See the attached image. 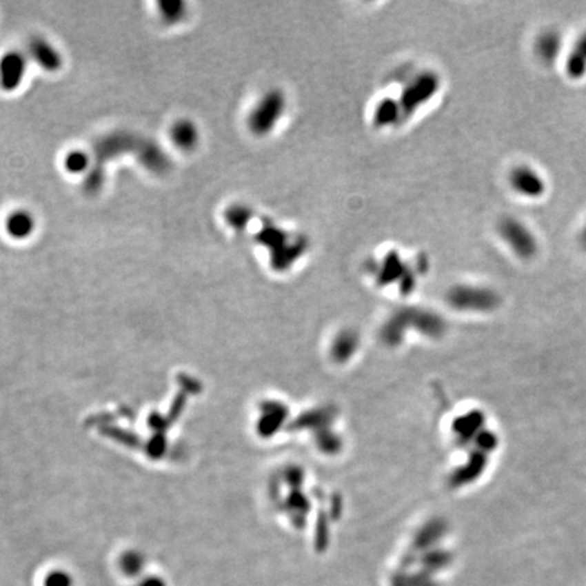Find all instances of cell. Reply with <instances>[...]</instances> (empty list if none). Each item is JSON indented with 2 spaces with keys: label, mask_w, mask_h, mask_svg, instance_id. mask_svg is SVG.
I'll list each match as a JSON object with an SVG mask.
<instances>
[{
  "label": "cell",
  "mask_w": 586,
  "mask_h": 586,
  "mask_svg": "<svg viewBox=\"0 0 586 586\" xmlns=\"http://www.w3.org/2000/svg\"><path fill=\"white\" fill-rule=\"evenodd\" d=\"M403 119L401 108L398 101L394 99H384L376 106L374 123L375 125L384 128V126L394 125L399 123Z\"/></svg>",
  "instance_id": "obj_12"
},
{
  "label": "cell",
  "mask_w": 586,
  "mask_h": 586,
  "mask_svg": "<svg viewBox=\"0 0 586 586\" xmlns=\"http://www.w3.org/2000/svg\"><path fill=\"white\" fill-rule=\"evenodd\" d=\"M498 232L503 242L523 259H531L539 252L536 236L523 221L514 217L501 219L498 223Z\"/></svg>",
  "instance_id": "obj_3"
},
{
  "label": "cell",
  "mask_w": 586,
  "mask_h": 586,
  "mask_svg": "<svg viewBox=\"0 0 586 586\" xmlns=\"http://www.w3.org/2000/svg\"><path fill=\"white\" fill-rule=\"evenodd\" d=\"M307 250V239L305 238H294L292 236L283 243L276 250L270 252V262L274 269L285 270L293 265Z\"/></svg>",
  "instance_id": "obj_8"
},
{
  "label": "cell",
  "mask_w": 586,
  "mask_h": 586,
  "mask_svg": "<svg viewBox=\"0 0 586 586\" xmlns=\"http://www.w3.org/2000/svg\"><path fill=\"white\" fill-rule=\"evenodd\" d=\"M559 49H560V39L556 33H552V32L543 34L536 45L538 54L547 63L556 59Z\"/></svg>",
  "instance_id": "obj_16"
},
{
  "label": "cell",
  "mask_w": 586,
  "mask_h": 586,
  "mask_svg": "<svg viewBox=\"0 0 586 586\" xmlns=\"http://www.w3.org/2000/svg\"><path fill=\"white\" fill-rule=\"evenodd\" d=\"M407 272H409L407 266L403 263L399 254L391 252L384 256L381 266L378 269V276H380V281H390V280L392 281L399 276L403 277Z\"/></svg>",
  "instance_id": "obj_14"
},
{
  "label": "cell",
  "mask_w": 586,
  "mask_h": 586,
  "mask_svg": "<svg viewBox=\"0 0 586 586\" xmlns=\"http://www.w3.org/2000/svg\"><path fill=\"white\" fill-rule=\"evenodd\" d=\"M28 50L29 56L48 72H56L63 67V57L60 52L42 37L32 39Z\"/></svg>",
  "instance_id": "obj_7"
},
{
  "label": "cell",
  "mask_w": 586,
  "mask_h": 586,
  "mask_svg": "<svg viewBox=\"0 0 586 586\" xmlns=\"http://www.w3.org/2000/svg\"><path fill=\"white\" fill-rule=\"evenodd\" d=\"M449 299L452 304L459 308L478 310V311L493 310L500 303L497 293L486 288H476V287L455 288L451 292Z\"/></svg>",
  "instance_id": "obj_4"
},
{
  "label": "cell",
  "mask_w": 586,
  "mask_h": 586,
  "mask_svg": "<svg viewBox=\"0 0 586 586\" xmlns=\"http://www.w3.org/2000/svg\"><path fill=\"white\" fill-rule=\"evenodd\" d=\"M28 70L26 54L10 50L0 59V87L6 91L17 90L23 82Z\"/></svg>",
  "instance_id": "obj_5"
},
{
  "label": "cell",
  "mask_w": 586,
  "mask_h": 586,
  "mask_svg": "<svg viewBox=\"0 0 586 586\" xmlns=\"http://www.w3.org/2000/svg\"><path fill=\"white\" fill-rule=\"evenodd\" d=\"M252 217L254 212L246 204H232L224 212V220L232 230L238 232H243L249 227Z\"/></svg>",
  "instance_id": "obj_13"
},
{
  "label": "cell",
  "mask_w": 586,
  "mask_h": 586,
  "mask_svg": "<svg viewBox=\"0 0 586 586\" xmlns=\"http://www.w3.org/2000/svg\"><path fill=\"white\" fill-rule=\"evenodd\" d=\"M171 141L182 151H193L200 141V132L197 125L185 119L175 121L170 129Z\"/></svg>",
  "instance_id": "obj_10"
},
{
  "label": "cell",
  "mask_w": 586,
  "mask_h": 586,
  "mask_svg": "<svg viewBox=\"0 0 586 586\" xmlns=\"http://www.w3.org/2000/svg\"><path fill=\"white\" fill-rule=\"evenodd\" d=\"M567 75L572 79H581L586 74V33L573 46L567 63H566Z\"/></svg>",
  "instance_id": "obj_11"
},
{
  "label": "cell",
  "mask_w": 586,
  "mask_h": 586,
  "mask_svg": "<svg viewBox=\"0 0 586 586\" xmlns=\"http://www.w3.org/2000/svg\"><path fill=\"white\" fill-rule=\"evenodd\" d=\"M285 109L287 98L281 90L273 88L266 91L254 105L247 117V126L250 132L258 137L267 136L279 125L285 113Z\"/></svg>",
  "instance_id": "obj_1"
},
{
  "label": "cell",
  "mask_w": 586,
  "mask_h": 586,
  "mask_svg": "<svg viewBox=\"0 0 586 586\" xmlns=\"http://www.w3.org/2000/svg\"><path fill=\"white\" fill-rule=\"evenodd\" d=\"M64 166L68 172L87 174L92 166V156L82 150L71 151L64 159Z\"/></svg>",
  "instance_id": "obj_15"
},
{
  "label": "cell",
  "mask_w": 586,
  "mask_h": 586,
  "mask_svg": "<svg viewBox=\"0 0 586 586\" xmlns=\"http://www.w3.org/2000/svg\"><path fill=\"white\" fill-rule=\"evenodd\" d=\"M512 188L529 199H539L545 194V179L539 175L538 171L528 166H520L512 170L509 175Z\"/></svg>",
  "instance_id": "obj_6"
},
{
  "label": "cell",
  "mask_w": 586,
  "mask_h": 586,
  "mask_svg": "<svg viewBox=\"0 0 586 586\" xmlns=\"http://www.w3.org/2000/svg\"><path fill=\"white\" fill-rule=\"evenodd\" d=\"M159 14L166 23H176L186 15V4L179 0H165L159 3Z\"/></svg>",
  "instance_id": "obj_17"
},
{
  "label": "cell",
  "mask_w": 586,
  "mask_h": 586,
  "mask_svg": "<svg viewBox=\"0 0 586 586\" xmlns=\"http://www.w3.org/2000/svg\"><path fill=\"white\" fill-rule=\"evenodd\" d=\"M440 78L432 71H423L416 75L401 92L398 99L403 119L413 116L423 105H426L438 91Z\"/></svg>",
  "instance_id": "obj_2"
},
{
  "label": "cell",
  "mask_w": 586,
  "mask_h": 586,
  "mask_svg": "<svg viewBox=\"0 0 586 586\" xmlns=\"http://www.w3.org/2000/svg\"><path fill=\"white\" fill-rule=\"evenodd\" d=\"M6 232L12 239H26L29 238L36 228L34 216L26 210H17L11 212L4 221Z\"/></svg>",
  "instance_id": "obj_9"
},
{
  "label": "cell",
  "mask_w": 586,
  "mask_h": 586,
  "mask_svg": "<svg viewBox=\"0 0 586 586\" xmlns=\"http://www.w3.org/2000/svg\"><path fill=\"white\" fill-rule=\"evenodd\" d=\"M581 246H583V249L586 252V225L585 228L583 230V232H581Z\"/></svg>",
  "instance_id": "obj_18"
}]
</instances>
